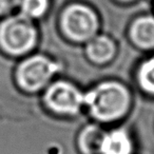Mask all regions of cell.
Here are the masks:
<instances>
[{
    "label": "cell",
    "instance_id": "277c9868",
    "mask_svg": "<svg viewBox=\"0 0 154 154\" xmlns=\"http://www.w3.org/2000/svg\"><path fill=\"white\" fill-rule=\"evenodd\" d=\"M57 71V63L47 56L34 55L18 66L16 78L22 89L34 92L42 89Z\"/></svg>",
    "mask_w": 154,
    "mask_h": 154
},
{
    "label": "cell",
    "instance_id": "8992f818",
    "mask_svg": "<svg viewBox=\"0 0 154 154\" xmlns=\"http://www.w3.org/2000/svg\"><path fill=\"white\" fill-rule=\"evenodd\" d=\"M133 143L124 129H116L105 133L99 154H132Z\"/></svg>",
    "mask_w": 154,
    "mask_h": 154
},
{
    "label": "cell",
    "instance_id": "4fadbf2b",
    "mask_svg": "<svg viewBox=\"0 0 154 154\" xmlns=\"http://www.w3.org/2000/svg\"><path fill=\"white\" fill-rule=\"evenodd\" d=\"M117 1H119V2L126 3V2H132V1H134V0H117Z\"/></svg>",
    "mask_w": 154,
    "mask_h": 154
},
{
    "label": "cell",
    "instance_id": "ba28073f",
    "mask_svg": "<svg viewBox=\"0 0 154 154\" xmlns=\"http://www.w3.org/2000/svg\"><path fill=\"white\" fill-rule=\"evenodd\" d=\"M116 47L111 38L107 36H96L89 40L87 54L95 63H106L115 55Z\"/></svg>",
    "mask_w": 154,
    "mask_h": 154
},
{
    "label": "cell",
    "instance_id": "6da1fadb",
    "mask_svg": "<svg viewBox=\"0 0 154 154\" xmlns=\"http://www.w3.org/2000/svg\"><path fill=\"white\" fill-rule=\"evenodd\" d=\"M130 100L129 91L117 82H101L85 95V105L100 122H114L124 116Z\"/></svg>",
    "mask_w": 154,
    "mask_h": 154
},
{
    "label": "cell",
    "instance_id": "7a4b0ae2",
    "mask_svg": "<svg viewBox=\"0 0 154 154\" xmlns=\"http://www.w3.org/2000/svg\"><path fill=\"white\" fill-rule=\"evenodd\" d=\"M37 40L32 20L21 14L5 18L0 23V47L10 55L19 56L30 52Z\"/></svg>",
    "mask_w": 154,
    "mask_h": 154
},
{
    "label": "cell",
    "instance_id": "9c48e42d",
    "mask_svg": "<svg viewBox=\"0 0 154 154\" xmlns=\"http://www.w3.org/2000/svg\"><path fill=\"white\" fill-rule=\"evenodd\" d=\"M103 135L101 129L96 126H89L82 130L79 136V147L85 154L99 153Z\"/></svg>",
    "mask_w": 154,
    "mask_h": 154
},
{
    "label": "cell",
    "instance_id": "7c38bea8",
    "mask_svg": "<svg viewBox=\"0 0 154 154\" xmlns=\"http://www.w3.org/2000/svg\"><path fill=\"white\" fill-rule=\"evenodd\" d=\"M19 0H0V16L7 15L18 8Z\"/></svg>",
    "mask_w": 154,
    "mask_h": 154
},
{
    "label": "cell",
    "instance_id": "3957f363",
    "mask_svg": "<svg viewBox=\"0 0 154 154\" xmlns=\"http://www.w3.org/2000/svg\"><path fill=\"white\" fill-rule=\"evenodd\" d=\"M98 26L97 14L85 3L68 5L61 14V28L66 36L75 41L90 40L97 33Z\"/></svg>",
    "mask_w": 154,
    "mask_h": 154
},
{
    "label": "cell",
    "instance_id": "52a82bcc",
    "mask_svg": "<svg viewBox=\"0 0 154 154\" xmlns=\"http://www.w3.org/2000/svg\"><path fill=\"white\" fill-rule=\"evenodd\" d=\"M131 38L133 42L143 49H154V17L141 16L131 26Z\"/></svg>",
    "mask_w": 154,
    "mask_h": 154
},
{
    "label": "cell",
    "instance_id": "5b68a950",
    "mask_svg": "<svg viewBox=\"0 0 154 154\" xmlns=\"http://www.w3.org/2000/svg\"><path fill=\"white\" fill-rule=\"evenodd\" d=\"M45 105L53 112L61 115H75L85 103V95L68 82H56L45 90Z\"/></svg>",
    "mask_w": 154,
    "mask_h": 154
},
{
    "label": "cell",
    "instance_id": "30bf717a",
    "mask_svg": "<svg viewBox=\"0 0 154 154\" xmlns=\"http://www.w3.org/2000/svg\"><path fill=\"white\" fill-rule=\"evenodd\" d=\"M20 14L29 19L40 18L49 11L50 0H19Z\"/></svg>",
    "mask_w": 154,
    "mask_h": 154
},
{
    "label": "cell",
    "instance_id": "8fae6325",
    "mask_svg": "<svg viewBox=\"0 0 154 154\" xmlns=\"http://www.w3.org/2000/svg\"><path fill=\"white\" fill-rule=\"evenodd\" d=\"M137 76L143 91L154 95V56L141 63Z\"/></svg>",
    "mask_w": 154,
    "mask_h": 154
}]
</instances>
